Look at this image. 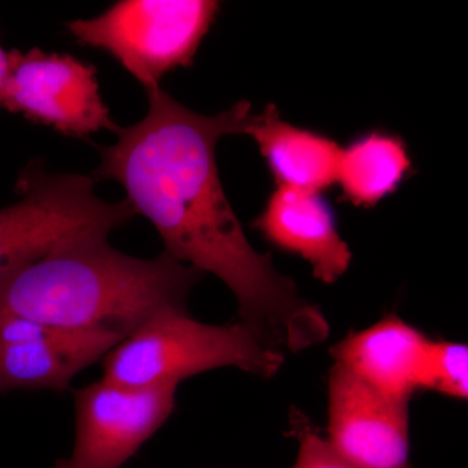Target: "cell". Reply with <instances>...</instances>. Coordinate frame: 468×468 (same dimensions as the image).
Segmentation results:
<instances>
[{"label": "cell", "mask_w": 468, "mask_h": 468, "mask_svg": "<svg viewBox=\"0 0 468 468\" xmlns=\"http://www.w3.org/2000/svg\"><path fill=\"white\" fill-rule=\"evenodd\" d=\"M147 98L146 116L117 126V143L98 147L95 178L124 187L126 201L156 228L169 257L220 279L239 303V322L261 341L284 354L324 341L325 316L270 255L252 248L218 177L217 144L245 132L251 104L241 101L206 116L162 86L147 90Z\"/></svg>", "instance_id": "obj_1"}, {"label": "cell", "mask_w": 468, "mask_h": 468, "mask_svg": "<svg viewBox=\"0 0 468 468\" xmlns=\"http://www.w3.org/2000/svg\"><path fill=\"white\" fill-rule=\"evenodd\" d=\"M201 276L165 251L140 260L117 251L109 239H89L0 273V311L125 338L160 311L186 307Z\"/></svg>", "instance_id": "obj_2"}, {"label": "cell", "mask_w": 468, "mask_h": 468, "mask_svg": "<svg viewBox=\"0 0 468 468\" xmlns=\"http://www.w3.org/2000/svg\"><path fill=\"white\" fill-rule=\"evenodd\" d=\"M285 354L261 341L242 322L211 325L186 307L160 311L104 356L103 377L122 387L178 385L185 378L221 367L261 378L275 377Z\"/></svg>", "instance_id": "obj_3"}, {"label": "cell", "mask_w": 468, "mask_h": 468, "mask_svg": "<svg viewBox=\"0 0 468 468\" xmlns=\"http://www.w3.org/2000/svg\"><path fill=\"white\" fill-rule=\"evenodd\" d=\"M95 180L50 175L32 163L17 181L20 201L0 208V273L33 263L89 239H109L135 217L131 203L104 202Z\"/></svg>", "instance_id": "obj_4"}, {"label": "cell", "mask_w": 468, "mask_h": 468, "mask_svg": "<svg viewBox=\"0 0 468 468\" xmlns=\"http://www.w3.org/2000/svg\"><path fill=\"white\" fill-rule=\"evenodd\" d=\"M218 9L212 0H122L67 29L115 58L147 91L172 70L192 67Z\"/></svg>", "instance_id": "obj_5"}, {"label": "cell", "mask_w": 468, "mask_h": 468, "mask_svg": "<svg viewBox=\"0 0 468 468\" xmlns=\"http://www.w3.org/2000/svg\"><path fill=\"white\" fill-rule=\"evenodd\" d=\"M8 54L3 109L21 113L34 124L52 126L68 137L85 138L101 129L116 131L119 125L101 100L95 67L39 48Z\"/></svg>", "instance_id": "obj_6"}, {"label": "cell", "mask_w": 468, "mask_h": 468, "mask_svg": "<svg viewBox=\"0 0 468 468\" xmlns=\"http://www.w3.org/2000/svg\"><path fill=\"white\" fill-rule=\"evenodd\" d=\"M177 385L122 387L101 378L73 392L75 443L55 468H120L171 417Z\"/></svg>", "instance_id": "obj_7"}, {"label": "cell", "mask_w": 468, "mask_h": 468, "mask_svg": "<svg viewBox=\"0 0 468 468\" xmlns=\"http://www.w3.org/2000/svg\"><path fill=\"white\" fill-rule=\"evenodd\" d=\"M409 403L396 401L335 363L328 375V437L356 468H410Z\"/></svg>", "instance_id": "obj_8"}, {"label": "cell", "mask_w": 468, "mask_h": 468, "mask_svg": "<svg viewBox=\"0 0 468 468\" xmlns=\"http://www.w3.org/2000/svg\"><path fill=\"white\" fill-rule=\"evenodd\" d=\"M431 341L390 314L363 331L350 332L331 354L337 365L372 389L409 403L419 390H426Z\"/></svg>", "instance_id": "obj_9"}, {"label": "cell", "mask_w": 468, "mask_h": 468, "mask_svg": "<svg viewBox=\"0 0 468 468\" xmlns=\"http://www.w3.org/2000/svg\"><path fill=\"white\" fill-rule=\"evenodd\" d=\"M255 228L280 250L306 261L314 276L325 284H334L349 270V245L322 193L276 186Z\"/></svg>", "instance_id": "obj_10"}, {"label": "cell", "mask_w": 468, "mask_h": 468, "mask_svg": "<svg viewBox=\"0 0 468 468\" xmlns=\"http://www.w3.org/2000/svg\"><path fill=\"white\" fill-rule=\"evenodd\" d=\"M124 338L103 331H70L26 343L0 345V393L17 389L63 392L82 369L104 358Z\"/></svg>", "instance_id": "obj_11"}, {"label": "cell", "mask_w": 468, "mask_h": 468, "mask_svg": "<svg viewBox=\"0 0 468 468\" xmlns=\"http://www.w3.org/2000/svg\"><path fill=\"white\" fill-rule=\"evenodd\" d=\"M243 133L257 143L276 186L323 193L335 184L343 147L319 132L285 122L272 104L252 113Z\"/></svg>", "instance_id": "obj_12"}, {"label": "cell", "mask_w": 468, "mask_h": 468, "mask_svg": "<svg viewBox=\"0 0 468 468\" xmlns=\"http://www.w3.org/2000/svg\"><path fill=\"white\" fill-rule=\"evenodd\" d=\"M411 167L408 147L399 135L372 131L341 149L335 184L345 201L374 207L399 189Z\"/></svg>", "instance_id": "obj_13"}, {"label": "cell", "mask_w": 468, "mask_h": 468, "mask_svg": "<svg viewBox=\"0 0 468 468\" xmlns=\"http://www.w3.org/2000/svg\"><path fill=\"white\" fill-rule=\"evenodd\" d=\"M426 390L451 399H467L468 347L452 341H431L428 354Z\"/></svg>", "instance_id": "obj_14"}, {"label": "cell", "mask_w": 468, "mask_h": 468, "mask_svg": "<svg viewBox=\"0 0 468 468\" xmlns=\"http://www.w3.org/2000/svg\"><path fill=\"white\" fill-rule=\"evenodd\" d=\"M292 432L298 440L294 468H356L335 454L324 437L300 412L292 414Z\"/></svg>", "instance_id": "obj_15"}, {"label": "cell", "mask_w": 468, "mask_h": 468, "mask_svg": "<svg viewBox=\"0 0 468 468\" xmlns=\"http://www.w3.org/2000/svg\"><path fill=\"white\" fill-rule=\"evenodd\" d=\"M9 72V54L3 50L0 46V107H2L3 91H5V81Z\"/></svg>", "instance_id": "obj_16"}]
</instances>
